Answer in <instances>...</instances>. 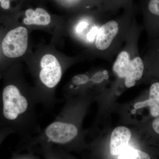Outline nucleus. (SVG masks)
Wrapping results in <instances>:
<instances>
[{"label": "nucleus", "mask_w": 159, "mask_h": 159, "mask_svg": "<svg viewBox=\"0 0 159 159\" xmlns=\"http://www.w3.org/2000/svg\"><path fill=\"white\" fill-rule=\"evenodd\" d=\"M144 68L141 57H137L131 60L129 54L124 51L118 55L113 70L119 78H125V86L129 88L134 86L136 81L142 78Z\"/></svg>", "instance_id": "1"}, {"label": "nucleus", "mask_w": 159, "mask_h": 159, "mask_svg": "<svg viewBox=\"0 0 159 159\" xmlns=\"http://www.w3.org/2000/svg\"><path fill=\"white\" fill-rule=\"evenodd\" d=\"M3 114L6 119L15 120L28 112L29 103L28 99L21 93L14 85L6 86L2 93Z\"/></svg>", "instance_id": "2"}, {"label": "nucleus", "mask_w": 159, "mask_h": 159, "mask_svg": "<svg viewBox=\"0 0 159 159\" xmlns=\"http://www.w3.org/2000/svg\"><path fill=\"white\" fill-rule=\"evenodd\" d=\"M78 132L76 125L59 119L52 122L46 127L44 137L49 144L60 146L74 140Z\"/></svg>", "instance_id": "3"}, {"label": "nucleus", "mask_w": 159, "mask_h": 159, "mask_svg": "<svg viewBox=\"0 0 159 159\" xmlns=\"http://www.w3.org/2000/svg\"><path fill=\"white\" fill-rule=\"evenodd\" d=\"M28 46V31L24 27H19L9 31L2 43L3 53L10 58L22 56L27 51Z\"/></svg>", "instance_id": "4"}, {"label": "nucleus", "mask_w": 159, "mask_h": 159, "mask_svg": "<svg viewBox=\"0 0 159 159\" xmlns=\"http://www.w3.org/2000/svg\"><path fill=\"white\" fill-rule=\"evenodd\" d=\"M40 66L41 81L48 88H54L60 81L62 76V70L59 61L54 55L46 54L42 58Z\"/></svg>", "instance_id": "5"}, {"label": "nucleus", "mask_w": 159, "mask_h": 159, "mask_svg": "<svg viewBox=\"0 0 159 159\" xmlns=\"http://www.w3.org/2000/svg\"><path fill=\"white\" fill-rule=\"evenodd\" d=\"M131 137L130 130L125 126L114 129L111 135L110 151L112 156L119 155L127 148Z\"/></svg>", "instance_id": "6"}, {"label": "nucleus", "mask_w": 159, "mask_h": 159, "mask_svg": "<svg viewBox=\"0 0 159 159\" xmlns=\"http://www.w3.org/2000/svg\"><path fill=\"white\" fill-rule=\"evenodd\" d=\"M119 31V25L115 21H110L101 26L96 37L95 44L97 48L100 51L108 48Z\"/></svg>", "instance_id": "7"}, {"label": "nucleus", "mask_w": 159, "mask_h": 159, "mask_svg": "<svg viewBox=\"0 0 159 159\" xmlns=\"http://www.w3.org/2000/svg\"><path fill=\"white\" fill-rule=\"evenodd\" d=\"M136 109L150 107V114L153 117L159 116V82L154 83L149 89V97L148 99L137 102L134 104Z\"/></svg>", "instance_id": "8"}, {"label": "nucleus", "mask_w": 159, "mask_h": 159, "mask_svg": "<svg viewBox=\"0 0 159 159\" xmlns=\"http://www.w3.org/2000/svg\"><path fill=\"white\" fill-rule=\"evenodd\" d=\"M25 14L26 17L24 19L23 22L25 25L46 26L51 23V16L42 8H38L35 10L27 9Z\"/></svg>", "instance_id": "9"}, {"label": "nucleus", "mask_w": 159, "mask_h": 159, "mask_svg": "<svg viewBox=\"0 0 159 159\" xmlns=\"http://www.w3.org/2000/svg\"><path fill=\"white\" fill-rule=\"evenodd\" d=\"M118 159H151L149 155L139 149L127 148L119 155Z\"/></svg>", "instance_id": "10"}, {"label": "nucleus", "mask_w": 159, "mask_h": 159, "mask_svg": "<svg viewBox=\"0 0 159 159\" xmlns=\"http://www.w3.org/2000/svg\"><path fill=\"white\" fill-rule=\"evenodd\" d=\"M148 8L151 14L159 19L154 29L159 33V0H150L148 2Z\"/></svg>", "instance_id": "11"}, {"label": "nucleus", "mask_w": 159, "mask_h": 159, "mask_svg": "<svg viewBox=\"0 0 159 159\" xmlns=\"http://www.w3.org/2000/svg\"><path fill=\"white\" fill-rule=\"evenodd\" d=\"M43 151L44 157L45 159H61L60 152L54 151L49 146H44Z\"/></svg>", "instance_id": "12"}, {"label": "nucleus", "mask_w": 159, "mask_h": 159, "mask_svg": "<svg viewBox=\"0 0 159 159\" xmlns=\"http://www.w3.org/2000/svg\"><path fill=\"white\" fill-rule=\"evenodd\" d=\"M89 78L85 74H79L73 77L72 82L75 85H81L89 82Z\"/></svg>", "instance_id": "13"}, {"label": "nucleus", "mask_w": 159, "mask_h": 159, "mask_svg": "<svg viewBox=\"0 0 159 159\" xmlns=\"http://www.w3.org/2000/svg\"><path fill=\"white\" fill-rule=\"evenodd\" d=\"M103 74L102 72H98L97 74H95L92 77V80L93 82L99 83L102 82L103 80Z\"/></svg>", "instance_id": "14"}, {"label": "nucleus", "mask_w": 159, "mask_h": 159, "mask_svg": "<svg viewBox=\"0 0 159 159\" xmlns=\"http://www.w3.org/2000/svg\"><path fill=\"white\" fill-rule=\"evenodd\" d=\"M98 30L97 28H93L87 34L88 39L89 41L93 40L96 35H97Z\"/></svg>", "instance_id": "15"}, {"label": "nucleus", "mask_w": 159, "mask_h": 159, "mask_svg": "<svg viewBox=\"0 0 159 159\" xmlns=\"http://www.w3.org/2000/svg\"><path fill=\"white\" fill-rule=\"evenodd\" d=\"M88 26V23L86 22L82 21L81 22L78 24V25L77 26V31L78 33H80L84 30L86 28L87 26Z\"/></svg>", "instance_id": "16"}, {"label": "nucleus", "mask_w": 159, "mask_h": 159, "mask_svg": "<svg viewBox=\"0 0 159 159\" xmlns=\"http://www.w3.org/2000/svg\"><path fill=\"white\" fill-rule=\"evenodd\" d=\"M152 126L155 131L159 134V118H157L154 120Z\"/></svg>", "instance_id": "17"}, {"label": "nucleus", "mask_w": 159, "mask_h": 159, "mask_svg": "<svg viewBox=\"0 0 159 159\" xmlns=\"http://www.w3.org/2000/svg\"><path fill=\"white\" fill-rule=\"evenodd\" d=\"M0 3L3 9H8L10 8V0H0Z\"/></svg>", "instance_id": "18"}, {"label": "nucleus", "mask_w": 159, "mask_h": 159, "mask_svg": "<svg viewBox=\"0 0 159 159\" xmlns=\"http://www.w3.org/2000/svg\"><path fill=\"white\" fill-rule=\"evenodd\" d=\"M16 159H38L34 156L31 154H25L20 156Z\"/></svg>", "instance_id": "19"}]
</instances>
